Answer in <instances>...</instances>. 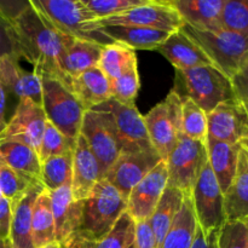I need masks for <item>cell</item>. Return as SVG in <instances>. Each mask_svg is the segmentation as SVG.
Segmentation results:
<instances>
[{"label": "cell", "mask_w": 248, "mask_h": 248, "mask_svg": "<svg viewBox=\"0 0 248 248\" xmlns=\"http://www.w3.org/2000/svg\"><path fill=\"white\" fill-rule=\"evenodd\" d=\"M35 184L40 183L29 181L26 177L14 171L6 164L0 161V193L11 202H14L16 199H18L22 194L26 193L31 186Z\"/></svg>", "instance_id": "cell-39"}, {"label": "cell", "mask_w": 248, "mask_h": 248, "mask_svg": "<svg viewBox=\"0 0 248 248\" xmlns=\"http://www.w3.org/2000/svg\"><path fill=\"white\" fill-rule=\"evenodd\" d=\"M135 247L136 248H156L153 229L149 220L136 223L135 227Z\"/></svg>", "instance_id": "cell-44"}, {"label": "cell", "mask_w": 248, "mask_h": 248, "mask_svg": "<svg viewBox=\"0 0 248 248\" xmlns=\"http://www.w3.org/2000/svg\"><path fill=\"white\" fill-rule=\"evenodd\" d=\"M126 211L127 201L107 179H101L90 195L82 200L78 237L92 244L98 242L108 235Z\"/></svg>", "instance_id": "cell-2"}, {"label": "cell", "mask_w": 248, "mask_h": 248, "mask_svg": "<svg viewBox=\"0 0 248 248\" xmlns=\"http://www.w3.org/2000/svg\"><path fill=\"white\" fill-rule=\"evenodd\" d=\"M169 183L166 161L156 165L135 188L127 198V211L135 223L152 217Z\"/></svg>", "instance_id": "cell-16"}, {"label": "cell", "mask_w": 248, "mask_h": 248, "mask_svg": "<svg viewBox=\"0 0 248 248\" xmlns=\"http://www.w3.org/2000/svg\"><path fill=\"white\" fill-rule=\"evenodd\" d=\"M247 110H248V108H247Z\"/></svg>", "instance_id": "cell-56"}, {"label": "cell", "mask_w": 248, "mask_h": 248, "mask_svg": "<svg viewBox=\"0 0 248 248\" xmlns=\"http://www.w3.org/2000/svg\"><path fill=\"white\" fill-rule=\"evenodd\" d=\"M72 167L73 150L45 160L41 162V186L50 193L72 186Z\"/></svg>", "instance_id": "cell-33"}, {"label": "cell", "mask_w": 248, "mask_h": 248, "mask_svg": "<svg viewBox=\"0 0 248 248\" xmlns=\"http://www.w3.org/2000/svg\"><path fill=\"white\" fill-rule=\"evenodd\" d=\"M182 99V133L190 140L206 142L207 140V114L191 99Z\"/></svg>", "instance_id": "cell-34"}, {"label": "cell", "mask_w": 248, "mask_h": 248, "mask_svg": "<svg viewBox=\"0 0 248 248\" xmlns=\"http://www.w3.org/2000/svg\"><path fill=\"white\" fill-rule=\"evenodd\" d=\"M10 240L9 239H0V248H9Z\"/></svg>", "instance_id": "cell-49"}, {"label": "cell", "mask_w": 248, "mask_h": 248, "mask_svg": "<svg viewBox=\"0 0 248 248\" xmlns=\"http://www.w3.org/2000/svg\"><path fill=\"white\" fill-rule=\"evenodd\" d=\"M161 161L162 157L155 149L120 155L108 170L104 179L127 201L131 190Z\"/></svg>", "instance_id": "cell-15"}, {"label": "cell", "mask_w": 248, "mask_h": 248, "mask_svg": "<svg viewBox=\"0 0 248 248\" xmlns=\"http://www.w3.org/2000/svg\"><path fill=\"white\" fill-rule=\"evenodd\" d=\"M102 48H103V45L96 41L63 35L61 65H62V72L65 78L70 81V79L77 75L91 68L98 67Z\"/></svg>", "instance_id": "cell-19"}, {"label": "cell", "mask_w": 248, "mask_h": 248, "mask_svg": "<svg viewBox=\"0 0 248 248\" xmlns=\"http://www.w3.org/2000/svg\"><path fill=\"white\" fill-rule=\"evenodd\" d=\"M203 52L212 64L228 78L237 72L248 57V36L222 28L218 31H199L184 24L181 29Z\"/></svg>", "instance_id": "cell-4"}, {"label": "cell", "mask_w": 248, "mask_h": 248, "mask_svg": "<svg viewBox=\"0 0 248 248\" xmlns=\"http://www.w3.org/2000/svg\"><path fill=\"white\" fill-rule=\"evenodd\" d=\"M145 1L147 0H84L85 5L96 19L116 16Z\"/></svg>", "instance_id": "cell-41"}, {"label": "cell", "mask_w": 248, "mask_h": 248, "mask_svg": "<svg viewBox=\"0 0 248 248\" xmlns=\"http://www.w3.org/2000/svg\"><path fill=\"white\" fill-rule=\"evenodd\" d=\"M21 58L28 61L34 72L40 77L62 80L69 86V80L62 72L63 35L31 5H29L12 21Z\"/></svg>", "instance_id": "cell-1"}, {"label": "cell", "mask_w": 248, "mask_h": 248, "mask_svg": "<svg viewBox=\"0 0 248 248\" xmlns=\"http://www.w3.org/2000/svg\"><path fill=\"white\" fill-rule=\"evenodd\" d=\"M50 196L55 220L56 244H65L78 236L81 222L82 201L74 200L70 186L51 191Z\"/></svg>", "instance_id": "cell-18"}, {"label": "cell", "mask_w": 248, "mask_h": 248, "mask_svg": "<svg viewBox=\"0 0 248 248\" xmlns=\"http://www.w3.org/2000/svg\"><path fill=\"white\" fill-rule=\"evenodd\" d=\"M143 118L153 148L162 160H166L182 135L181 97L171 91Z\"/></svg>", "instance_id": "cell-8"}, {"label": "cell", "mask_w": 248, "mask_h": 248, "mask_svg": "<svg viewBox=\"0 0 248 248\" xmlns=\"http://www.w3.org/2000/svg\"><path fill=\"white\" fill-rule=\"evenodd\" d=\"M245 225H246V230H247V248H248V218H246V219L244 220Z\"/></svg>", "instance_id": "cell-50"}, {"label": "cell", "mask_w": 248, "mask_h": 248, "mask_svg": "<svg viewBox=\"0 0 248 248\" xmlns=\"http://www.w3.org/2000/svg\"><path fill=\"white\" fill-rule=\"evenodd\" d=\"M184 199H186V196L178 189L172 188L170 186H167L165 189L156 208L153 212L152 217L148 219L153 229L156 248H160L161 246L174 218L183 206Z\"/></svg>", "instance_id": "cell-29"}, {"label": "cell", "mask_w": 248, "mask_h": 248, "mask_svg": "<svg viewBox=\"0 0 248 248\" xmlns=\"http://www.w3.org/2000/svg\"><path fill=\"white\" fill-rule=\"evenodd\" d=\"M74 145L75 140L67 138L50 121H46L45 130H44L40 148L38 152L40 162H44L52 156H58V155L72 152L74 150Z\"/></svg>", "instance_id": "cell-35"}, {"label": "cell", "mask_w": 248, "mask_h": 248, "mask_svg": "<svg viewBox=\"0 0 248 248\" xmlns=\"http://www.w3.org/2000/svg\"><path fill=\"white\" fill-rule=\"evenodd\" d=\"M46 248H58V245H51V246H48Z\"/></svg>", "instance_id": "cell-51"}, {"label": "cell", "mask_w": 248, "mask_h": 248, "mask_svg": "<svg viewBox=\"0 0 248 248\" xmlns=\"http://www.w3.org/2000/svg\"><path fill=\"white\" fill-rule=\"evenodd\" d=\"M15 56L21 60L16 36L11 24L0 16V58Z\"/></svg>", "instance_id": "cell-42"}, {"label": "cell", "mask_w": 248, "mask_h": 248, "mask_svg": "<svg viewBox=\"0 0 248 248\" xmlns=\"http://www.w3.org/2000/svg\"><path fill=\"white\" fill-rule=\"evenodd\" d=\"M220 21L223 28L248 36V0H225Z\"/></svg>", "instance_id": "cell-38"}, {"label": "cell", "mask_w": 248, "mask_h": 248, "mask_svg": "<svg viewBox=\"0 0 248 248\" xmlns=\"http://www.w3.org/2000/svg\"><path fill=\"white\" fill-rule=\"evenodd\" d=\"M135 65H137L136 52L125 45L111 43L104 45L102 48L98 68L108 78L109 81L119 78Z\"/></svg>", "instance_id": "cell-32"}, {"label": "cell", "mask_w": 248, "mask_h": 248, "mask_svg": "<svg viewBox=\"0 0 248 248\" xmlns=\"http://www.w3.org/2000/svg\"><path fill=\"white\" fill-rule=\"evenodd\" d=\"M135 220L125 212L108 235L98 242H94L92 248H127L135 241Z\"/></svg>", "instance_id": "cell-36"}, {"label": "cell", "mask_w": 248, "mask_h": 248, "mask_svg": "<svg viewBox=\"0 0 248 248\" xmlns=\"http://www.w3.org/2000/svg\"><path fill=\"white\" fill-rule=\"evenodd\" d=\"M0 81L6 91L15 96L29 98L41 104V78L35 72L24 70L19 65V58L15 56L0 58Z\"/></svg>", "instance_id": "cell-20"}, {"label": "cell", "mask_w": 248, "mask_h": 248, "mask_svg": "<svg viewBox=\"0 0 248 248\" xmlns=\"http://www.w3.org/2000/svg\"><path fill=\"white\" fill-rule=\"evenodd\" d=\"M29 5L28 1H0V16L7 22L16 18Z\"/></svg>", "instance_id": "cell-45"}, {"label": "cell", "mask_w": 248, "mask_h": 248, "mask_svg": "<svg viewBox=\"0 0 248 248\" xmlns=\"http://www.w3.org/2000/svg\"><path fill=\"white\" fill-rule=\"evenodd\" d=\"M5 113H6V90L0 81V135L7 125Z\"/></svg>", "instance_id": "cell-47"}, {"label": "cell", "mask_w": 248, "mask_h": 248, "mask_svg": "<svg viewBox=\"0 0 248 248\" xmlns=\"http://www.w3.org/2000/svg\"><path fill=\"white\" fill-rule=\"evenodd\" d=\"M181 98H189L206 114L235 98L232 81L215 65L176 70L174 89Z\"/></svg>", "instance_id": "cell-3"}, {"label": "cell", "mask_w": 248, "mask_h": 248, "mask_svg": "<svg viewBox=\"0 0 248 248\" xmlns=\"http://www.w3.org/2000/svg\"><path fill=\"white\" fill-rule=\"evenodd\" d=\"M207 136L234 145L248 143V110L237 99L224 102L207 114Z\"/></svg>", "instance_id": "cell-14"}, {"label": "cell", "mask_w": 248, "mask_h": 248, "mask_svg": "<svg viewBox=\"0 0 248 248\" xmlns=\"http://www.w3.org/2000/svg\"><path fill=\"white\" fill-rule=\"evenodd\" d=\"M241 147H244L245 149H247V150H248V143H247V144H245V145H241Z\"/></svg>", "instance_id": "cell-53"}, {"label": "cell", "mask_w": 248, "mask_h": 248, "mask_svg": "<svg viewBox=\"0 0 248 248\" xmlns=\"http://www.w3.org/2000/svg\"><path fill=\"white\" fill-rule=\"evenodd\" d=\"M224 212L227 220L248 218V150L241 147L236 174L224 194Z\"/></svg>", "instance_id": "cell-27"}, {"label": "cell", "mask_w": 248, "mask_h": 248, "mask_svg": "<svg viewBox=\"0 0 248 248\" xmlns=\"http://www.w3.org/2000/svg\"><path fill=\"white\" fill-rule=\"evenodd\" d=\"M41 184L31 186L12 202V218L9 240L14 248H34L31 244V216L34 203L43 191Z\"/></svg>", "instance_id": "cell-25"}, {"label": "cell", "mask_w": 248, "mask_h": 248, "mask_svg": "<svg viewBox=\"0 0 248 248\" xmlns=\"http://www.w3.org/2000/svg\"><path fill=\"white\" fill-rule=\"evenodd\" d=\"M198 225L191 199L186 198L160 248H191Z\"/></svg>", "instance_id": "cell-31"}, {"label": "cell", "mask_w": 248, "mask_h": 248, "mask_svg": "<svg viewBox=\"0 0 248 248\" xmlns=\"http://www.w3.org/2000/svg\"><path fill=\"white\" fill-rule=\"evenodd\" d=\"M140 82L138 67L135 65L120 77L110 81L111 99L125 106H135Z\"/></svg>", "instance_id": "cell-37"}, {"label": "cell", "mask_w": 248, "mask_h": 248, "mask_svg": "<svg viewBox=\"0 0 248 248\" xmlns=\"http://www.w3.org/2000/svg\"><path fill=\"white\" fill-rule=\"evenodd\" d=\"M103 179L101 165L81 135L78 136L73 150L72 193L75 201H82L90 195L97 183Z\"/></svg>", "instance_id": "cell-17"}, {"label": "cell", "mask_w": 248, "mask_h": 248, "mask_svg": "<svg viewBox=\"0 0 248 248\" xmlns=\"http://www.w3.org/2000/svg\"><path fill=\"white\" fill-rule=\"evenodd\" d=\"M127 248H136V247H135V241H133V242H132V244H131V245H130V246H128Z\"/></svg>", "instance_id": "cell-52"}, {"label": "cell", "mask_w": 248, "mask_h": 248, "mask_svg": "<svg viewBox=\"0 0 248 248\" xmlns=\"http://www.w3.org/2000/svg\"><path fill=\"white\" fill-rule=\"evenodd\" d=\"M93 109H101L109 114L121 155L154 149L148 136L144 118L136 106H125L109 99Z\"/></svg>", "instance_id": "cell-11"}, {"label": "cell", "mask_w": 248, "mask_h": 248, "mask_svg": "<svg viewBox=\"0 0 248 248\" xmlns=\"http://www.w3.org/2000/svg\"><path fill=\"white\" fill-rule=\"evenodd\" d=\"M216 248H247V230L244 220H227L217 232Z\"/></svg>", "instance_id": "cell-40"}, {"label": "cell", "mask_w": 248, "mask_h": 248, "mask_svg": "<svg viewBox=\"0 0 248 248\" xmlns=\"http://www.w3.org/2000/svg\"><path fill=\"white\" fill-rule=\"evenodd\" d=\"M31 2L63 35L96 41L103 46L111 44L108 38L98 31L92 34L85 31V24L96 18L87 9L84 0H31Z\"/></svg>", "instance_id": "cell-7"}, {"label": "cell", "mask_w": 248, "mask_h": 248, "mask_svg": "<svg viewBox=\"0 0 248 248\" xmlns=\"http://www.w3.org/2000/svg\"><path fill=\"white\" fill-rule=\"evenodd\" d=\"M191 202L199 227L206 235L218 232L225 219L224 194L207 162L191 190Z\"/></svg>", "instance_id": "cell-10"}, {"label": "cell", "mask_w": 248, "mask_h": 248, "mask_svg": "<svg viewBox=\"0 0 248 248\" xmlns=\"http://www.w3.org/2000/svg\"><path fill=\"white\" fill-rule=\"evenodd\" d=\"M184 23L199 31L222 29L225 0H171Z\"/></svg>", "instance_id": "cell-23"}, {"label": "cell", "mask_w": 248, "mask_h": 248, "mask_svg": "<svg viewBox=\"0 0 248 248\" xmlns=\"http://www.w3.org/2000/svg\"><path fill=\"white\" fill-rule=\"evenodd\" d=\"M80 135L85 138L89 148L98 160L104 178L108 170L121 155L109 114L101 109L85 111Z\"/></svg>", "instance_id": "cell-12"}, {"label": "cell", "mask_w": 248, "mask_h": 248, "mask_svg": "<svg viewBox=\"0 0 248 248\" xmlns=\"http://www.w3.org/2000/svg\"><path fill=\"white\" fill-rule=\"evenodd\" d=\"M207 160L205 143L190 140L182 133L176 147L165 160L169 173L167 186L178 189L186 198H190L194 184Z\"/></svg>", "instance_id": "cell-9"}, {"label": "cell", "mask_w": 248, "mask_h": 248, "mask_svg": "<svg viewBox=\"0 0 248 248\" xmlns=\"http://www.w3.org/2000/svg\"><path fill=\"white\" fill-rule=\"evenodd\" d=\"M216 236H217V232L206 235L198 225V230H196L195 239H194L191 248H213L216 245Z\"/></svg>", "instance_id": "cell-46"}, {"label": "cell", "mask_w": 248, "mask_h": 248, "mask_svg": "<svg viewBox=\"0 0 248 248\" xmlns=\"http://www.w3.org/2000/svg\"><path fill=\"white\" fill-rule=\"evenodd\" d=\"M235 98L248 108V57L237 72L230 78Z\"/></svg>", "instance_id": "cell-43"}, {"label": "cell", "mask_w": 248, "mask_h": 248, "mask_svg": "<svg viewBox=\"0 0 248 248\" xmlns=\"http://www.w3.org/2000/svg\"><path fill=\"white\" fill-rule=\"evenodd\" d=\"M213 248H216V245H215V247H213Z\"/></svg>", "instance_id": "cell-55"}, {"label": "cell", "mask_w": 248, "mask_h": 248, "mask_svg": "<svg viewBox=\"0 0 248 248\" xmlns=\"http://www.w3.org/2000/svg\"><path fill=\"white\" fill-rule=\"evenodd\" d=\"M92 242L86 241V240L81 239V237H74V239L69 240L68 242L62 245H58V248H92Z\"/></svg>", "instance_id": "cell-48"}, {"label": "cell", "mask_w": 248, "mask_h": 248, "mask_svg": "<svg viewBox=\"0 0 248 248\" xmlns=\"http://www.w3.org/2000/svg\"><path fill=\"white\" fill-rule=\"evenodd\" d=\"M46 121L47 119L40 103L29 98L19 99L11 120L7 121L6 127L0 135V142L18 140L38 153Z\"/></svg>", "instance_id": "cell-13"}, {"label": "cell", "mask_w": 248, "mask_h": 248, "mask_svg": "<svg viewBox=\"0 0 248 248\" xmlns=\"http://www.w3.org/2000/svg\"><path fill=\"white\" fill-rule=\"evenodd\" d=\"M0 161L35 183H40L41 162L35 150L18 140L0 142ZM41 184V183H40Z\"/></svg>", "instance_id": "cell-28"}, {"label": "cell", "mask_w": 248, "mask_h": 248, "mask_svg": "<svg viewBox=\"0 0 248 248\" xmlns=\"http://www.w3.org/2000/svg\"><path fill=\"white\" fill-rule=\"evenodd\" d=\"M41 78V107L47 121L63 135L77 140L80 135L84 108L65 82L51 77Z\"/></svg>", "instance_id": "cell-6"}, {"label": "cell", "mask_w": 248, "mask_h": 248, "mask_svg": "<svg viewBox=\"0 0 248 248\" xmlns=\"http://www.w3.org/2000/svg\"><path fill=\"white\" fill-rule=\"evenodd\" d=\"M157 51L176 68V70L213 65L207 55L182 31L170 34Z\"/></svg>", "instance_id": "cell-21"}, {"label": "cell", "mask_w": 248, "mask_h": 248, "mask_svg": "<svg viewBox=\"0 0 248 248\" xmlns=\"http://www.w3.org/2000/svg\"><path fill=\"white\" fill-rule=\"evenodd\" d=\"M94 31L103 34L111 43L125 45L131 50H159L171 33L154 28L135 26H108Z\"/></svg>", "instance_id": "cell-24"}, {"label": "cell", "mask_w": 248, "mask_h": 248, "mask_svg": "<svg viewBox=\"0 0 248 248\" xmlns=\"http://www.w3.org/2000/svg\"><path fill=\"white\" fill-rule=\"evenodd\" d=\"M69 89L84 110H91L111 99L110 81L98 67L70 79Z\"/></svg>", "instance_id": "cell-22"}, {"label": "cell", "mask_w": 248, "mask_h": 248, "mask_svg": "<svg viewBox=\"0 0 248 248\" xmlns=\"http://www.w3.org/2000/svg\"><path fill=\"white\" fill-rule=\"evenodd\" d=\"M205 144L208 164L223 194H225L236 174L241 145L229 144V143L217 140L208 136Z\"/></svg>", "instance_id": "cell-26"}, {"label": "cell", "mask_w": 248, "mask_h": 248, "mask_svg": "<svg viewBox=\"0 0 248 248\" xmlns=\"http://www.w3.org/2000/svg\"><path fill=\"white\" fill-rule=\"evenodd\" d=\"M31 232V244L34 248H46L51 245H57L51 196L45 188L39 194L34 203Z\"/></svg>", "instance_id": "cell-30"}, {"label": "cell", "mask_w": 248, "mask_h": 248, "mask_svg": "<svg viewBox=\"0 0 248 248\" xmlns=\"http://www.w3.org/2000/svg\"><path fill=\"white\" fill-rule=\"evenodd\" d=\"M9 248H14V247H12V245H11V242H10V246H9Z\"/></svg>", "instance_id": "cell-54"}, {"label": "cell", "mask_w": 248, "mask_h": 248, "mask_svg": "<svg viewBox=\"0 0 248 248\" xmlns=\"http://www.w3.org/2000/svg\"><path fill=\"white\" fill-rule=\"evenodd\" d=\"M184 21L171 0H147L142 5L132 7L116 16L94 19L84 26L86 33L92 34L97 29L108 26H135L154 28L174 33L181 31Z\"/></svg>", "instance_id": "cell-5"}]
</instances>
